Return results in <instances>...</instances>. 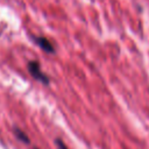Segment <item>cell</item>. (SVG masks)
I'll return each instance as SVG.
<instances>
[{"label": "cell", "instance_id": "cell-1", "mask_svg": "<svg viewBox=\"0 0 149 149\" xmlns=\"http://www.w3.org/2000/svg\"><path fill=\"white\" fill-rule=\"evenodd\" d=\"M28 70H29L30 74H31L35 79L42 81L43 84H49V78L41 71L38 62H36V61H31V62H29V63H28Z\"/></svg>", "mask_w": 149, "mask_h": 149}, {"label": "cell", "instance_id": "cell-2", "mask_svg": "<svg viewBox=\"0 0 149 149\" xmlns=\"http://www.w3.org/2000/svg\"><path fill=\"white\" fill-rule=\"evenodd\" d=\"M34 41L37 43V45L43 49L47 52H54V47L52 44L45 38V37H34Z\"/></svg>", "mask_w": 149, "mask_h": 149}, {"label": "cell", "instance_id": "cell-3", "mask_svg": "<svg viewBox=\"0 0 149 149\" xmlns=\"http://www.w3.org/2000/svg\"><path fill=\"white\" fill-rule=\"evenodd\" d=\"M14 135L16 136V139L17 140H20L21 142H24L26 144H29L30 143V140H29V137L27 136V134L23 132V130H21L20 128H17V127H14Z\"/></svg>", "mask_w": 149, "mask_h": 149}, {"label": "cell", "instance_id": "cell-4", "mask_svg": "<svg viewBox=\"0 0 149 149\" xmlns=\"http://www.w3.org/2000/svg\"><path fill=\"white\" fill-rule=\"evenodd\" d=\"M55 143H56V146H57L58 149H68V147L65 146V143L61 139H56L55 140Z\"/></svg>", "mask_w": 149, "mask_h": 149}, {"label": "cell", "instance_id": "cell-5", "mask_svg": "<svg viewBox=\"0 0 149 149\" xmlns=\"http://www.w3.org/2000/svg\"><path fill=\"white\" fill-rule=\"evenodd\" d=\"M35 149H37V148H35Z\"/></svg>", "mask_w": 149, "mask_h": 149}]
</instances>
